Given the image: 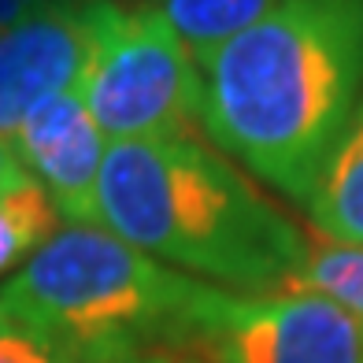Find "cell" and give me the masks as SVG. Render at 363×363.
I'll use <instances>...</instances> for the list:
<instances>
[{"mask_svg":"<svg viewBox=\"0 0 363 363\" xmlns=\"http://www.w3.org/2000/svg\"><path fill=\"white\" fill-rule=\"evenodd\" d=\"M119 4H156V0H119Z\"/></svg>","mask_w":363,"mask_h":363,"instance_id":"15","label":"cell"},{"mask_svg":"<svg viewBox=\"0 0 363 363\" xmlns=\"http://www.w3.org/2000/svg\"><path fill=\"white\" fill-rule=\"evenodd\" d=\"M101 226L152 259L238 293H289L308 241L226 156L196 138L111 141L96 182Z\"/></svg>","mask_w":363,"mask_h":363,"instance_id":"2","label":"cell"},{"mask_svg":"<svg viewBox=\"0 0 363 363\" xmlns=\"http://www.w3.org/2000/svg\"><path fill=\"white\" fill-rule=\"evenodd\" d=\"M89 63L86 0H45L0 34V134L15 138L30 111L82 86Z\"/></svg>","mask_w":363,"mask_h":363,"instance_id":"6","label":"cell"},{"mask_svg":"<svg viewBox=\"0 0 363 363\" xmlns=\"http://www.w3.org/2000/svg\"><path fill=\"white\" fill-rule=\"evenodd\" d=\"M282 0H156L163 19L171 23L182 48L201 67L226 41H234L263 15H271Z\"/></svg>","mask_w":363,"mask_h":363,"instance_id":"9","label":"cell"},{"mask_svg":"<svg viewBox=\"0 0 363 363\" xmlns=\"http://www.w3.org/2000/svg\"><path fill=\"white\" fill-rule=\"evenodd\" d=\"M26 178H30V171H26V163L19 156V148H15L11 138L0 134V196L11 193L15 186H23Z\"/></svg>","mask_w":363,"mask_h":363,"instance_id":"13","label":"cell"},{"mask_svg":"<svg viewBox=\"0 0 363 363\" xmlns=\"http://www.w3.org/2000/svg\"><path fill=\"white\" fill-rule=\"evenodd\" d=\"M304 211L330 241L363 245V101L330 152Z\"/></svg>","mask_w":363,"mask_h":363,"instance_id":"8","label":"cell"},{"mask_svg":"<svg viewBox=\"0 0 363 363\" xmlns=\"http://www.w3.org/2000/svg\"><path fill=\"white\" fill-rule=\"evenodd\" d=\"M41 4L45 0H0V34H4L8 26H15L19 19H26V15Z\"/></svg>","mask_w":363,"mask_h":363,"instance_id":"14","label":"cell"},{"mask_svg":"<svg viewBox=\"0 0 363 363\" xmlns=\"http://www.w3.org/2000/svg\"><path fill=\"white\" fill-rule=\"evenodd\" d=\"M289 293H315L363 323V245L319 241L308 245L304 267Z\"/></svg>","mask_w":363,"mask_h":363,"instance_id":"10","label":"cell"},{"mask_svg":"<svg viewBox=\"0 0 363 363\" xmlns=\"http://www.w3.org/2000/svg\"><path fill=\"white\" fill-rule=\"evenodd\" d=\"M204 337L216 363H363V323L315 293L211 289Z\"/></svg>","mask_w":363,"mask_h":363,"instance_id":"5","label":"cell"},{"mask_svg":"<svg viewBox=\"0 0 363 363\" xmlns=\"http://www.w3.org/2000/svg\"><path fill=\"white\" fill-rule=\"evenodd\" d=\"M0 363H63L56 349L0 311Z\"/></svg>","mask_w":363,"mask_h":363,"instance_id":"12","label":"cell"},{"mask_svg":"<svg viewBox=\"0 0 363 363\" xmlns=\"http://www.w3.org/2000/svg\"><path fill=\"white\" fill-rule=\"evenodd\" d=\"M82 96L111 141L196 138L201 71L156 4L86 0Z\"/></svg>","mask_w":363,"mask_h":363,"instance_id":"4","label":"cell"},{"mask_svg":"<svg viewBox=\"0 0 363 363\" xmlns=\"http://www.w3.org/2000/svg\"><path fill=\"white\" fill-rule=\"evenodd\" d=\"M15 148L30 178L71 226H101L96 182L104 163V134L86 108L82 86L45 101L15 130Z\"/></svg>","mask_w":363,"mask_h":363,"instance_id":"7","label":"cell"},{"mask_svg":"<svg viewBox=\"0 0 363 363\" xmlns=\"http://www.w3.org/2000/svg\"><path fill=\"white\" fill-rule=\"evenodd\" d=\"M196 71L201 130L304 208L363 101V0H282Z\"/></svg>","mask_w":363,"mask_h":363,"instance_id":"1","label":"cell"},{"mask_svg":"<svg viewBox=\"0 0 363 363\" xmlns=\"http://www.w3.org/2000/svg\"><path fill=\"white\" fill-rule=\"evenodd\" d=\"M211 289L111 230L67 226L0 286V311L63 363H134L163 341L196 334Z\"/></svg>","mask_w":363,"mask_h":363,"instance_id":"3","label":"cell"},{"mask_svg":"<svg viewBox=\"0 0 363 363\" xmlns=\"http://www.w3.org/2000/svg\"><path fill=\"white\" fill-rule=\"evenodd\" d=\"M60 211L34 178L0 196V274L11 271L26 252L34 256L56 234Z\"/></svg>","mask_w":363,"mask_h":363,"instance_id":"11","label":"cell"}]
</instances>
